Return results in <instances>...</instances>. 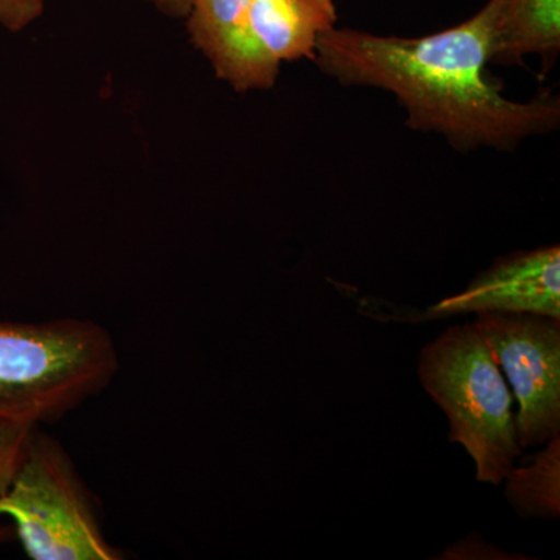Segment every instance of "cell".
<instances>
[{"label":"cell","mask_w":560,"mask_h":560,"mask_svg":"<svg viewBox=\"0 0 560 560\" xmlns=\"http://www.w3.org/2000/svg\"><path fill=\"white\" fill-rule=\"evenodd\" d=\"M184 20L217 79L246 94L272 90L285 62H313L338 10L335 0H190Z\"/></svg>","instance_id":"obj_3"},{"label":"cell","mask_w":560,"mask_h":560,"mask_svg":"<svg viewBox=\"0 0 560 560\" xmlns=\"http://www.w3.org/2000/svg\"><path fill=\"white\" fill-rule=\"evenodd\" d=\"M560 438L547 442V448L525 467H512L508 474V499L515 511L529 518H556L559 515Z\"/></svg>","instance_id":"obj_9"},{"label":"cell","mask_w":560,"mask_h":560,"mask_svg":"<svg viewBox=\"0 0 560 560\" xmlns=\"http://www.w3.org/2000/svg\"><path fill=\"white\" fill-rule=\"evenodd\" d=\"M495 7L493 65H525L539 58L545 69L560 54V0H492Z\"/></svg>","instance_id":"obj_8"},{"label":"cell","mask_w":560,"mask_h":560,"mask_svg":"<svg viewBox=\"0 0 560 560\" xmlns=\"http://www.w3.org/2000/svg\"><path fill=\"white\" fill-rule=\"evenodd\" d=\"M46 10V0H0V27L18 33L31 27Z\"/></svg>","instance_id":"obj_11"},{"label":"cell","mask_w":560,"mask_h":560,"mask_svg":"<svg viewBox=\"0 0 560 560\" xmlns=\"http://www.w3.org/2000/svg\"><path fill=\"white\" fill-rule=\"evenodd\" d=\"M466 313H533L560 319V246L499 257L466 290L438 302L423 318Z\"/></svg>","instance_id":"obj_7"},{"label":"cell","mask_w":560,"mask_h":560,"mask_svg":"<svg viewBox=\"0 0 560 560\" xmlns=\"http://www.w3.org/2000/svg\"><path fill=\"white\" fill-rule=\"evenodd\" d=\"M474 327L510 381L522 448L560 434V319L533 313H478Z\"/></svg>","instance_id":"obj_6"},{"label":"cell","mask_w":560,"mask_h":560,"mask_svg":"<svg viewBox=\"0 0 560 560\" xmlns=\"http://www.w3.org/2000/svg\"><path fill=\"white\" fill-rule=\"evenodd\" d=\"M31 423L0 422V499L9 489L20 466L33 429Z\"/></svg>","instance_id":"obj_10"},{"label":"cell","mask_w":560,"mask_h":560,"mask_svg":"<svg viewBox=\"0 0 560 560\" xmlns=\"http://www.w3.org/2000/svg\"><path fill=\"white\" fill-rule=\"evenodd\" d=\"M117 371L116 345L94 320H0V422H54L102 393Z\"/></svg>","instance_id":"obj_2"},{"label":"cell","mask_w":560,"mask_h":560,"mask_svg":"<svg viewBox=\"0 0 560 560\" xmlns=\"http://www.w3.org/2000/svg\"><path fill=\"white\" fill-rule=\"evenodd\" d=\"M418 375L448 418V440L474 459L477 480L500 486L523 448L510 388L474 324L452 326L420 350Z\"/></svg>","instance_id":"obj_4"},{"label":"cell","mask_w":560,"mask_h":560,"mask_svg":"<svg viewBox=\"0 0 560 560\" xmlns=\"http://www.w3.org/2000/svg\"><path fill=\"white\" fill-rule=\"evenodd\" d=\"M14 523L25 555L33 560H120L103 533L97 508L60 442L33 429L0 517Z\"/></svg>","instance_id":"obj_5"},{"label":"cell","mask_w":560,"mask_h":560,"mask_svg":"<svg viewBox=\"0 0 560 560\" xmlns=\"http://www.w3.org/2000/svg\"><path fill=\"white\" fill-rule=\"evenodd\" d=\"M493 49L495 7L488 0L469 20L415 38L334 27L318 39L313 62L345 86L389 92L408 128L442 136L459 151H512L558 130V95L515 102L489 79Z\"/></svg>","instance_id":"obj_1"},{"label":"cell","mask_w":560,"mask_h":560,"mask_svg":"<svg viewBox=\"0 0 560 560\" xmlns=\"http://www.w3.org/2000/svg\"><path fill=\"white\" fill-rule=\"evenodd\" d=\"M161 11L165 16L183 18L189 10L190 0H142Z\"/></svg>","instance_id":"obj_12"}]
</instances>
